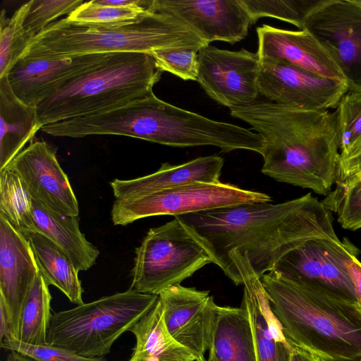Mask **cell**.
Listing matches in <instances>:
<instances>
[{"mask_svg": "<svg viewBox=\"0 0 361 361\" xmlns=\"http://www.w3.org/2000/svg\"><path fill=\"white\" fill-rule=\"evenodd\" d=\"M336 113L340 157H343L361 137V92L348 91Z\"/></svg>", "mask_w": 361, "mask_h": 361, "instance_id": "33", "label": "cell"}, {"mask_svg": "<svg viewBox=\"0 0 361 361\" xmlns=\"http://www.w3.org/2000/svg\"><path fill=\"white\" fill-rule=\"evenodd\" d=\"M1 348L15 351L34 361H107L105 357L90 358L75 354L68 350L49 344L37 345L20 341L13 336L4 338Z\"/></svg>", "mask_w": 361, "mask_h": 361, "instance_id": "35", "label": "cell"}, {"mask_svg": "<svg viewBox=\"0 0 361 361\" xmlns=\"http://www.w3.org/2000/svg\"><path fill=\"white\" fill-rule=\"evenodd\" d=\"M286 340L321 361H361V309L272 270L260 278Z\"/></svg>", "mask_w": 361, "mask_h": 361, "instance_id": "3", "label": "cell"}, {"mask_svg": "<svg viewBox=\"0 0 361 361\" xmlns=\"http://www.w3.org/2000/svg\"><path fill=\"white\" fill-rule=\"evenodd\" d=\"M228 259L237 274L238 285L243 286L241 304L248 312L257 361H290L294 347L286 340L247 254L234 251L229 254Z\"/></svg>", "mask_w": 361, "mask_h": 361, "instance_id": "16", "label": "cell"}, {"mask_svg": "<svg viewBox=\"0 0 361 361\" xmlns=\"http://www.w3.org/2000/svg\"><path fill=\"white\" fill-rule=\"evenodd\" d=\"M209 45L175 17L149 11L139 20L123 25L79 24L58 20L31 42L23 57L56 59L95 54L140 52Z\"/></svg>", "mask_w": 361, "mask_h": 361, "instance_id": "4", "label": "cell"}, {"mask_svg": "<svg viewBox=\"0 0 361 361\" xmlns=\"http://www.w3.org/2000/svg\"><path fill=\"white\" fill-rule=\"evenodd\" d=\"M148 11L141 6H114L92 0L84 2L66 18L79 24L116 26L133 23Z\"/></svg>", "mask_w": 361, "mask_h": 361, "instance_id": "31", "label": "cell"}, {"mask_svg": "<svg viewBox=\"0 0 361 361\" xmlns=\"http://www.w3.org/2000/svg\"><path fill=\"white\" fill-rule=\"evenodd\" d=\"M158 300L172 337L197 359L209 348L217 305L209 290L180 284L163 290Z\"/></svg>", "mask_w": 361, "mask_h": 361, "instance_id": "15", "label": "cell"}, {"mask_svg": "<svg viewBox=\"0 0 361 361\" xmlns=\"http://www.w3.org/2000/svg\"><path fill=\"white\" fill-rule=\"evenodd\" d=\"M271 201V197L266 193L228 183L193 182L137 198L116 199L111 217L114 225L126 226L154 216H176Z\"/></svg>", "mask_w": 361, "mask_h": 361, "instance_id": "8", "label": "cell"}, {"mask_svg": "<svg viewBox=\"0 0 361 361\" xmlns=\"http://www.w3.org/2000/svg\"><path fill=\"white\" fill-rule=\"evenodd\" d=\"M230 114L264 138L262 173L325 196L332 190L340 158L336 112L257 100Z\"/></svg>", "mask_w": 361, "mask_h": 361, "instance_id": "2", "label": "cell"}, {"mask_svg": "<svg viewBox=\"0 0 361 361\" xmlns=\"http://www.w3.org/2000/svg\"><path fill=\"white\" fill-rule=\"evenodd\" d=\"M302 30L327 54L348 91L361 92V1L322 0Z\"/></svg>", "mask_w": 361, "mask_h": 361, "instance_id": "10", "label": "cell"}, {"mask_svg": "<svg viewBox=\"0 0 361 361\" xmlns=\"http://www.w3.org/2000/svg\"><path fill=\"white\" fill-rule=\"evenodd\" d=\"M290 361H321V360L305 350L294 347Z\"/></svg>", "mask_w": 361, "mask_h": 361, "instance_id": "39", "label": "cell"}, {"mask_svg": "<svg viewBox=\"0 0 361 361\" xmlns=\"http://www.w3.org/2000/svg\"><path fill=\"white\" fill-rule=\"evenodd\" d=\"M360 253L347 238H314L286 254L274 270L292 281L357 305L346 264Z\"/></svg>", "mask_w": 361, "mask_h": 361, "instance_id": "9", "label": "cell"}, {"mask_svg": "<svg viewBox=\"0 0 361 361\" xmlns=\"http://www.w3.org/2000/svg\"><path fill=\"white\" fill-rule=\"evenodd\" d=\"M84 3L82 0H32L23 30L30 44L41 32L62 16L70 15ZM30 45V44H29Z\"/></svg>", "mask_w": 361, "mask_h": 361, "instance_id": "32", "label": "cell"}, {"mask_svg": "<svg viewBox=\"0 0 361 361\" xmlns=\"http://www.w3.org/2000/svg\"><path fill=\"white\" fill-rule=\"evenodd\" d=\"M361 174V137L346 154L340 157L336 182Z\"/></svg>", "mask_w": 361, "mask_h": 361, "instance_id": "36", "label": "cell"}, {"mask_svg": "<svg viewBox=\"0 0 361 361\" xmlns=\"http://www.w3.org/2000/svg\"><path fill=\"white\" fill-rule=\"evenodd\" d=\"M161 73L148 54H109L37 106L40 126L104 112L146 97Z\"/></svg>", "mask_w": 361, "mask_h": 361, "instance_id": "5", "label": "cell"}, {"mask_svg": "<svg viewBox=\"0 0 361 361\" xmlns=\"http://www.w3.org/2000/svg\"><path fill=\"white\" fill-rule=\"evenodd\" d=\"M33 200L20 176L9 167L0 171V215L25 237L37 232Z\"/></svg>", "mask_w": 361, "mask_h": 361, "instance_id": "27", "label": "cell"}, {"mask_svg": "<svg viewBox=\"0 0 361 361\" xmlns=\"http://www.w3.org/2000/svg\"><path fill=\"white\" fill-rule=\"evenodd\" d=\"M224 159L217 155L200 157L183 164L163 163L155 172L130 180L110 182L116 200L137 198L193 182H220Z\"/></svg>", "mask_w": 361, "mask_h": 361, "instance_id": "20", "label": "cell"}, {"mask_svg": "<svg viewBox=\"0 0 361 361\" xmlns=\"http://www.w3.org/2000/svg\"><path fill=\"white\" fill-rule=\"evenodd\" d=\"M150 228L135 248L130 288L159 295L206 264L216 265L206 240L178 216Z\"/></svg>", "mask_w": 361, "mask_h": 361, "instance_id": "7", "label": "cell"}, {"mask_svg": "<svg viewBox=\"0 0 361 361\" xmlns=\"http://www.w3.org/2000/svg\"><path fill=\"white\" fill-rule=\"evenodd\" d=\"M5 361H34L32 359L15 351H11Z\"/></svg>", "mask_w": 361, "mask_h": 361, "instance_id": "40", "label": "cell"}, {"mask_svg": "<svg viewBox=\"0 0 361 361\" xmlns=\"http://www.w3.org/2000/svg\"><path fill=\"white\" fill-rule=\"evenodd\" d=\"M0 171L24 149L41 129L37 107L22 102L7 75L0 78Z\"/></svg>", "mask_w": 361, "mask_h": 361, "instance_id": "21", "label": "cell"}, {"mask_svg": "<svg viewBox=\"0 0 361 361\" xmlns=\"http://www.w3.org/2000/svg\"><path fill=\"white\" fill-rule=\"evenodd\" d=\"M259 94L269 102L305 111L337 107L348 92L343 82L327 78L291 64L260 59Z\"/></svg>", "mask_w": 361, "mask_h": 361, "instance_id": "12", "label": "cell"}, {"mask_svg": "<svg viewBox=\"0 0 361 361\" xmlns=\"http://www.w3.org/2000/svg\"><path fill=\"white\" fill-rule=\"evenodd\" d=\"M358 255H353L348 260L346 266L353 283L357 304L361 309V262Z\"/></svg>", "mask_w": 361, "mask_h": 361, "instance_id": "37", "label": "cell"}, {"mask_svg": "<svg viewBox=\"0 0 361 361\" xmlns=\"http://www.w3.org/2000/svg\"><path fill=\"white\" fill-rule=\"evenodd\" d=\"M158 298L129 288L54 312L47 343L85 357H105L114 343L154 306Z\"/></svg>", "mask_w": 361, "mask_h": 361, "instance_id": "6", "label": "cell"}, {"mask_svg": "<svg viewBox=\"0 0 361 361\" xmlns=\"http://www.w3.org/2000/svg\"><path fill=\"white\" fill-rule=\"evenodd\" d=\"M12 336L6 310L3 302L0 300V343L4 338Z\"/></svg>", "mask_w": 361, "mask_h": 361, "instance_id": "38", "label": "cell"}, {"mask_svg": "<svg viewBox=\"0 0 361 361\" xmlns=\"http://www.w3.org/2000/svg\"><path fill=\"white\" fill-rule=\"evenodd\" d=\"M29 1L20 6L11 17L3 9L0 17V78L8 75L22 58L30 42L25 36L23 24Z\"/></svg>", "mask_w": 361, "mask_h": 361, "instance_id": "29", "label": "cell"}, {"mask_svg": "<svg viewBox=\"0 0 361 361\" xmlns=\"http://www.w3.org/2000/svg\"><path fill=\"white\" fill-rule=\"evenodd\" d=\"M21 178L32 200L42 207L79 216V204L56 149L43 140L32 141L7 166ZM6 168V167H5Z\"/></svg>", "mask_w": 361, "mask_h": 361, "instance_id": "13", "label": "cell"}, {"mask_svg": "<svg viewBox=\"0 0 361 361\" xmlns=\"http://www.w3.org/2000/svg\"><path fill=\"white\" fill-rule=\"evenodd\" d=\"M32 214L37 232L55 243L77 270H88L96 263L99 251L81 232L79 216L50 211L34 200Z\"/></svg>", "mask_w": 361, "mask_h": 361, "instance_id": "23", "label": "cell"}, {"mask_svg": "<svg viewBox=\"0 0 361 361\" xmlns=\"http://www.w3.org/2000/svg\"><path fill=\"white\" fill-rule=\"evenodd\" d=\"M149 11L169 14L192 30L208 44L243 39L251 25L240 0H150Z\"/></svg>", "mask_w": 361, "mask_h": 361, "instance_id": "14", "label": "cell"}, {"mask_svg": "<svg viewBox=\"0 0 361 361\" xmlns=\"http://www.w3.org/2000/svg\"><path fill=\"white\" fill-rule=\"evenodd\" d=\"M49 286L39 273L26 295L19 324L18 340L23 343L37 345L48 344L47 337L52 314Z\"/></svg>", "mask_w": 361, "mask_h": 361, "instance_id": "26", "label": "cell"}, {"mask_svg": "<svg viewBox=\"0 0 361 361\" xmlns=\"http://www.w3.org/2000/svg\"><path fill=\"white\" fill-rule=\"evenodd\" d=\"M30 241L40 274L49 285L59 288L73 303H84L79 271L67 255L44 235L35 232L26 237Z\"/></svg>", "mask_w": 361, "mask_h": 361, "instance_id": "25", "label": "cell"}, {"mask_svg": "<svg viewBox=\"0 0 361 361\" xmlns=\"http://www.w3.org/2000/svg\"><path fill=\"white\" fill-rule=\"evenodd\" d=\"M199 50L192 47L163 48L153 51L150 56L162 72H169L183 80H197Z\"/></svg>", "mask_w": 361, "mask_h": 361, "instance_id": "34", "label": "cell"}, {"mask_svg": "<svg viewBox=\"0 0 361 361\" xmlns=\"http://www.w3.org/2000/svg\"><path fill=\"white\" fill-rule=\"evenodd\" d=\"M207 361H257L246 307L217 305Z\"/></svg>", "mask_w": 361, "mask_h": 361, "instance_id": "22", "label": "cell"}, {"mask_svg": "<svg viewBox=\"0 0 361 361\" xmlns=\"http://www.w3.org/2000/svg\"><path fill=\"white\" fill-rule=\"evenodd\" d=\"M135 338L127 361H196L197 357L169 334L164 311L157 300L154 306L129 330Z\"/></svg>", "mask_w": 361, "mask_h": 361, "instance_id": "24", "label": "cell"}, {"mask_svg": "<svg viewBox=\"0 0 361 361\" xmlns=\"http://www.w3.org/2000/svg\"><path fill=\"white\" fill-rule=\"evenodd\" d=\"M109 54L49 59L21 58L7 77L16 95L35 106L73 78L101 63Z\"/></svg>", "mask_w": 361, "mask_h": 361, "instance_id": "18", "label": "cell"}, {"mask_svg": "<svg viewBox=\"0 0 361 361\" xmlns=\"http://www.w3.org/2000/svg\"><path fill=\"white\" fill-rule=\"evenodd\" d=\"M260 59L287 63L319 75L343 79L327 54L305 30L292 31L262 25L257 28Z\"/></svg>", "mask_w": 361, "mask_h": 361, "instance_id": "19", "label": "cell"}, {"mask_svg": "<svg viewBox=\"0 0 361 361\" xmlns=\"http://www.w3.org/2000/svg\"><path fill=\"white\" fill-rule=\"evenodd\" d=\"M176 216L206 240L226 276L232 252L246 253L261 278L307 240L338 238L331 212L311 193L278 204H242Z\"/></svg>", "mask_w": 361, "mask_h": 361, "instance_id": "1", "label": "cell"}, {"mask_svg": "<svg viewBox=\"0 0 361 361\" xmlns=\"http://www.w3.org/2000/svg\"><path fill=\"white\" fill-rule=\"evenodd\" d=\"M251 19V25L264 17L291 23L302 30L310 13L322 0H240Z\"/></svg>", "mask_w": 361, "mask_h": 361, "instance_id": "30", "label": "cell"}, {"mask_svg": "<svg viewBox=\"0 0 361 361\" xmlns=\"http://www.w3.org/2000/svg\"><path fill=\"white\" fill-rule=\"evenodd\" d=\"M322 203L337 216L344 229L361 228V174L336 182Z\"/></svg>", "mask_w": 361, "mask_h": 361, "instance_id": "28", "label": "cell"}, {"mask_svg": "<svg viewBox=\"0 0 361 361\" xmlns=\"http://www.w3.org/2000/svg\"><path fill=\"white\" fill-rule=\"evenodd\" d=\"M257 53L204 46L198 51L197 81L207 94L229 109L255 102L259 94Z\"/></svg>", "mask_w": 361, "mask_h": 361, "instance_id": "11", "label": "cell"}, {"mask_svg": "<svg viewBox=\"0 0 361 361\" xmlns=\"http://www.w3.org/2000/svg\"><path fill=\"white\" fill-rule=\"evenodd\" d=\"M196 361H207V359L204 357V356H201L198 357Z\"/></svg>", "mask_w": 361, "mask_h": 361, "instance_id": "41", "label": "cell"}, {"mask_svg": "<svg viewBox=\"0 0 361 361\" xmlns=\"http://www.w3.org/2000/svg\"><path fill=\"white\" fill-rule=\"evenodd\" d=\"M39 273L28 239L0 215V300L17 339L23 304Z\"/></svg>", "mask_w": 361, "mask_h": 361, "instance_id": "17", "label": "cell"}]
</instances>
